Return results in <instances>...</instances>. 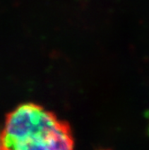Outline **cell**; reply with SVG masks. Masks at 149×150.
<instances>
[{
	"label": "cell",
	"mask_w": 149,
	"mask_h": 150,
	"mask_svg": "<svg viewBox=\"0 0 149 150\" xmlns=\"http://www.w3.org/2000/svg\"><path fill=\"white\" fill-rule=\"evenodd\" d=\"M70 125L42 105L25 103L6 116L0 150H74Z\"/></svg>",
	"instance_id": "1"
}]
</instances>
